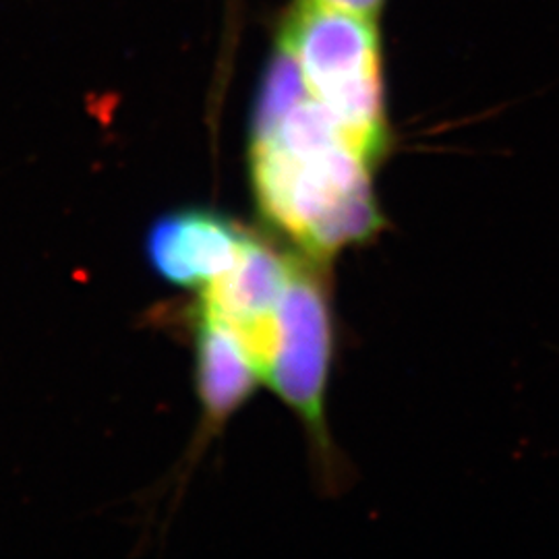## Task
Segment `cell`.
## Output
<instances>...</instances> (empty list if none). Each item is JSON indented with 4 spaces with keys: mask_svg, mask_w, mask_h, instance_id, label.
I'll use <instances>...</instances> for the list:
<instances>
[{
    "mask_svg": "<svg viewBox=\"0 0 559 559\" xmlns=\"http://www.w3.org/2000/svg\"><path fill=\"white\" fill-rule=\"evenodd\" d=\"M307 87L300 75L299 62L280 40L278 50L270 62L261 83V94L253 112V141L265 140L274 133L284 115L307 98ZM251 141V143H253Z\"/></svg>",
    "mask_w": 559,
    "mask_h": 559,
    "instance_id": "7",
    "label": "cell"
},
{
    "mask_svg": "<svg viewBox=\"0 0 559 559\" xmlns=\"http://www.w3.org/2000/svg\"><path fill=\"white\" fill-rule=\"evenodd\" d=\"M290 270L293 260L249 239L237 263L203 286L201 313L237 334L260 367L261 378H265L274 353L276 316Z\"/></svg>",
    "mask_w": 559,
    "mask_h": 559,
    "instance_id": "4",
    "label": "cell"
},
{
    "mask_svg": "<svg viewBox=\"0 0 559 559\" xmlns=\"http://www.w3.org/2000/svg\"><path fill=\"white\" fill-rule=\"evenodd\" d=\"M245 344L222 321L201 313L198 330V390L212 419H226L251 396L260 380Z\"/></svg>",
    "mask_w": 559,
    "mask_h": 559,
    "instance_id": "6",
    "label": "cell"
},
{
    "mask_svg": "<svg viewBox=\"0 0 559 559\" xmlns=\"http://www.w3.org/2000/svg\"><path fill=\"white\" fill-rule=\"evenodd\" d=\"M332 362V313L320 276L293 260L280 300L276 340L265 380L311 429L323 436V396Z\"/></svg>",
    "mask_w": 559,
    "mask_h": 559,
    "instance_id": "3",
    "label": "cell"
},
{
    "mask_svg": "<svg viewBox=\"0 0 559 559\" xmlns=\"http://www.w3.org/2000/svg\"><path fill=\"white\" fill-rule=\"evenodd\" d=\"M376 166L346 140L290 150L251 145L261 212L316 261L371 240L383 226L373 191Z\"/></svg>",
    "mask_w": 559,
    "mask_h": 559,
    "instance_id": "1",
    "label": "cell"
},
{
    "mask_svg": "<svg viewBox=\"0 0 559 559\" xmlns=\"http://www.w3.org/2000/svg\"><path fill=\"white\" fill-rule=\"evenodd\" d=\"M249 237L214 212L187 210L156 222L147 235V258L162 278L179 286H205L239 260Z\"/></svg>",
    "mask_w": 559,
    "mask_h": 559,
    "instance_id": "5",
    "label": "cell"
},
{
    "mask_svg": "<svg viewBox=\"0 0 559 559\" xmlns=\"http://www.w3.org/2000/svg\"><path fill=\"white\" fill-rule=\"evenodd\" d=\"M316 2L378 20V15L381 13V7H383L385 0H316Z\"/></svg>",
    "mask_w": 559,
    "mask_h": 559,
    "instance_id": "8",
    "label": "cell"
},
{
    "mask_svg": "<svg viewBox=\"0 0 559 559\" xmlns=\"http://www.w3.org/2000/svg\"><path fill=\"white\" fill-rule=\"evenodd\" d=\"M280 40L299 62L307 94L344 140L378 166L390 145L378 20L297 0Z\"/></svg>",
    "mask_w": 559,
    "mask_h": 559,
    "instance_id": "2",
    "label": "cell"
}]
</instances>
